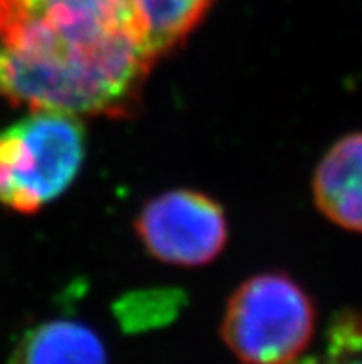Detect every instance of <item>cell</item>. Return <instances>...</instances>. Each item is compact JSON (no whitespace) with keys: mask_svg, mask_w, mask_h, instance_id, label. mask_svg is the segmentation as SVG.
Segmentation results:
<instances>
[{"mask_svg":"<svg viewBox=\"0 0 362 364\" xmlns=\"http://www.w3.org/2000/svg\"><path fill=\"white\" fill-rule=\"evenodd\" d=\"M0 41L73 69L147 73L135 0H0Z\"/></svg>","mask_w":362,"mask_h":364,"instance_id":"obj_1","label":"cell"},{"mask_svg":"<svg viewBox=\"0 0 362 364\" xmlns=\"http://www.w3.org/2000/svg\"><path fill=\"white\" fill-rule=\"evenodd\" d=\"M85 156L78 115L33 109L0 132V202L36 213L69 189Z\"/></svg>","mask_w":362,"mask_h":364,"instance_id":"obj_2","label":"cell"},{"mask_svg":"<svg viewBox=\"0 0 362 364\" xmlns=\"http://www.w3.org/2000/svg\"><path fill=\"white\" fill-rule=\"evenodd\" d=\"M314 329V301L281 272L246 279L228 300L220 323L222 341L243 364H294Z\"/></svg>","mask_w":362,"mask_h":364,"instance_id":"obj_3","label":"cell"},{"mask_svg":"<svg viewBox=\"0 0 362 364\" xmlns=\"http://www.w3.org/2000/svg\"><path fill=\"white\" fill-rule=\"evenodd\" d=\"M135 230L148 254L176 267L211 263L228 240L220 203L191 189L151 198L135 218Z\"/></svg>","mask_w":362,"mask_h":364,"instance_id":"obj_4","label":"cell"},{"mask_svg":"<svg viewBox=\"0 0 362 364\" xmlns=\"http://www.w3.org/2000/svg\"><path fill=\"white\" fill-rule=\"evenodd\" d=\"M312 196L327 220L362 233V132L339 139L321 157Z\"/></svg>","mask_w":362,"mask_h":364,"instance_id":"obj_5","label":"cell"},{"mask_svg":"<svg viewBox=\"0 0 362 364\" xmlns=\"http://www.w3.org/2000/svg\"><path fill=\"white\" fill-rule=\"evenodd\" d=\"M9 364H107V351L85 323L48 320L18 338Z\"/></svg>","mask_w":362,"mask_h":364,"instance_id":"obj_6","label":"cell"},{"mask_svg":"<svg viewBox=\"0 0 362 364\" xmlns=\"http://www.w3.org/2000/svg\"><path fill=\"white\" fill-rule=\"evenodd\" d=\"M215 0H135L141 39L157 60L183 41L200 24Z\"/></svg>","mask_w":362,"mask_h":364,"instance_id":"obj_7","label":"cell"},{"mask_svg":"<svg viewBox=\"0 0 362 364\" xmlns=\"http://www.w3.org/2000/svg\"><path fill=\"white\" fill-rule=\"evenodd\" d=\"M294 364H362V313L336 314L327 329L324 353Z\"/></svg>","mask_w":362,"mask_h":364,"instance_id":"obj_8","label":"cell"}]
</instances>
